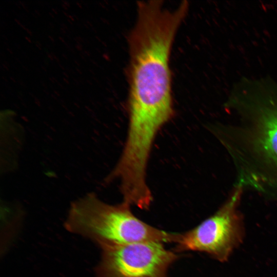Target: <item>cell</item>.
Returning <instances> with one entry per match:
<instances>
[{
    "mask_svg": "<svg viewBox=\"0 0 277 277\" xmlns=\"http://www.w3.org/2000/svg\"><path fill=\"white\" fill-rule=\"evenodd\" d=\"M96 277H167L169 267L179 258L163 243L141 242L101 247Z\"/></svg>",
    "mask_w": 277,
    "mask_h": 277,
    "instance_id": "cell-5",
    "label": "cell"
},
{
    "mask_svg": "<svg viewBox=\"0 0 277 277\" xmlns=\"http://www.w3.org/2000/svg\"><path fill=\"white\" fill-rule=\"evenodd\" d=\"M7 50L11 54L13 53V51L10 48H7Z\"/></svg>",
    "mask_w": 277,
    "mask_h": 277,
    "instance_id": "cell-22",
    "label": "cell"
},
{
    "mask_svg": "<svg viewBox=\"0 0 277 277\" xmlns=\"http://www.w3.org/2000/svg\"><path fill=\"white\" fill-rule=\"evenodd\" d=\"M60 67H61V68H62L63 70L65 69V68H64V67H63L62 65H60Z\"/></svg>",
    "mask_w": 277,
    "mask_h": 277,
    "instance_id": "cell-34",
    "label": "cell"
},
{
    "mask_svg": "<svg viewBox=\"0 0 277 277\" xmlns=\"http://www.w3.org/2000/svg\"><path fill=\"white\" fill-rule=\"evenodd\" d=\"M87 82L89 84H92V83H91V82H90L89 80H87Z\"/></svg>",
    "mask_w": 277,
    "mask_h": 277,
    "instance_id": "cell-37",
    "label": "cell"
},
{
    "mask_svg": "<svg viewBox=\"0 0 277 277\" xmlns=\"http://www.w3.org/2000/svg\"><path fill=\"white\" fill-rule=\"evenodd\" d=\"M63 80H64V82H65V83H66L68 84H69V81H68V80H67V78L64 77V78H63Z\"/></svg>",
    "mask_w": 277,
    "mask_h": 277,
    "instance_id": "cell-17",
    "label": "cell"
},
{
    "mask_svg": "<svg viewBox=\"0 0 277 277\" xmlns=\"http://www.w3.org/2000/svg\"><path fill=\"white\" fill-rule=\"evenodd\" d=\"M58 85L60 86L61 87H63V85H61L60 83H58Z\"/></svg>",
    "mask_w": 277,
    "mask_h": 277,
    "instance_id": "cell-36",
    "label": "cell"
},
{
    "mask_svg": "<svg viewBox=\"0 0 277 277\" xmlns=\"http://www.w3.org/2000/svg\"><path fill=\"white\" fill-rule=\"evenodd\" d=\"M35 13H36L37 15H41V14H40V13L38 11H37V10H35Z\"/></svg>",
    "mask_w": 277,
    "mask_h": 277,
    "instance_id": "cell-24",
    "label": "cell"
},
{
    "mask_svg": "<svg viewBox=\"0 0 277 277\" xmlns=\"http://www.w3.org/2000/svg\"><path fill=\"white\" fill-rule=\"evenodd\" d=\"M74 62H75V63L77 65H78V66H80V64L77 61H76L75 60V61H74Z\"/></svg>",
    "mask_w": 277,
    "mask_h": 277,
    "instance_id": "cell-26",
    "label": "cell"
},
{
    "mask_svg": "<svg viewBox=\"0 0 277 277\" xmlns=\"http://www.w3.org/2000/svg\"><path fill=\"white\" fill-rule=\"evenodd\" d=\"M15 22L19 26H22V23H21V22L19 21H18V19H15Z\"/></svg>",
    "mask_w": 277,
    "mask_h": 277,
    "instance_id": "cell-12",
    "label": "cell"
},
{
    "mask_svg": "<svg viewBox=\"0 0 277 277\" xmlns=\"http://www.w3.org/2000/svg\"><path fill=\"white\" fill-rule=\"evenodd\" d=\"M54 94H56L58 96L60 95V93L55 90L54 91Z\"/></svg>",
    "mask_w": 277,
    "mask_h": 277,
    "instance_id": "cell-27",
    "label": "cell"
},
{
    "mask_svg": "<svg viewBox=\"0 0 277 277\" xmlns=\"http://www.w3.org/2000/svg\"><path fill=\"white\" fill-rule=\"evenodd\" d=\"M25 39H26L28 42H29V43H31V41L30 38L29 37L25 36Z\"/></svg>",
    "mask_w": 277,
    "mask_h": 277,
    "instance_id": "cell-16",
    "label": "cell"
},
{
    "mask_svg": "<svg viewBox=\"0 0 277 277\" xmlns=\"http://www.w3.org/2000/svg\"><path fill=\"white\" fill-rule=\"evenodd\" d=\"M89 71H90V72H91L92 73V74H94V72L92 70L90 69Z\"/></svg>",
    "mask_w": 277,
    "mask_h": 277,
    "instance_id": "cell-33",
    "label": "cell"
},
{
    "mask_svg": "<svg viewBox=\"0 0 277 277\" xmlns=\"http://www.w3.org/2000/svg\"><path fill=\"white\" fill-rule=\"evenodd\" d=\"M48 37H49V38L50 39V41L51 42H54V39L53 37H52L51 36H49Z\"/></svg>",
    "mask_w": 277,
    "mask_h": 277,
    "instance_id": "cell-20",
    "label": "cell"
},
{
    "mask_svg": "<svg viewBox=\"0 0 277 277\" xmlns=\"http://www.w3.org/2000/svg\"><path fill=\"white\" fill-rule=\"evenodd\" d=\"M63 56L64 57V58H67V56H65V54H63Z\"/></svg>",
    "mask_w": 277,
    "mask_h": 277,
    "instance_id": "cell-35",
    "label": "cell"
},
{
    "mask_svg": "<svg viewBox=\"0 0 277 277\" xmlns=\"http://www.w3.org/2000/svg\"><path fill=\"white\" fill-rule=\"evenodd\" d=\"M10 79L13 81L14 82H15V81L14 80V78L12 77H10Z\"/></svg>",
    "mask_w": 277,
    "mask_h": 277,
    "instance_id": "cell-31",
    "label": "cell"
},
{
    "mask_svg": "<svg viewBox=\"0 0 277 277\" xmlns=\"http://www.w3.org/2000/svg\"><path fill=\"white\" fill-rule=\"evenodd\" d=\"M41 84H42V85L43 86V87H46V84L43 83V82H41Z\"/></svg>",
    "mask_w": 277,
    "mask_h": 277,
    "instance_id": "cell-29",
    "label": "cell"
},
{
    "mask_svg": "<svg viewBox=\"0 0 277 277\" xmlns=\"http://www.w3.org/2000/svg\"><path fill=\"white\" fill-rule=\"evenodd\" d=\"M52 10L55 14H57V11L56 10H55L54 8H52Z\"/></svg>",
    "mask_w": 277,
    "mask_h": 277,
    "instance_id": "cell-30",
    "label": "cell"
},
{
    "mask_svg": "<svg viewBox=\"0 0 277 277\" xmlns=\"http://www.w3.org/2000/svg\"><path fill=\"white\" fill-rule=\"evenodd\" d=\"M61 26H62V28H63V29H64L65 30L67 29V26L66 25L64 24H62Z\"/></svg>",
    "mask_w": 277,
    "mask_h": 277,
    "instance_id": "cell-14",
    "label": "cell"
},
{
    "mask_svg": "<svg viewBox=\"0 0 277 277\" xmlns=\"http://www.w3.org/2000/svg\"><path fill=\"white\" fill-rule=\"evenodd\" d=\"M125 202L110 205L90 193L71 206L65 227L101 247L141 242L175 243L180 234L160 230L140 220Z\"/></svg>",
    "mask_w": 277,
    "mask_h": 277,
    "instance_id": "cell-3",
    "label": "cell"
},
{
    "mask_svg": "<svg viewBox=\"0 0 277 277\" xmlns=\"http://www.w3.org/2000/svg\"><path fill=\"white\" fill-rule=\"evenodd\" d=\"M76 71L80 74H82V71L79 69H77L76 68Z\"/></svg>",
    "mask_w": 277,
    "mask_h": 277,
    "instance_id": "cell-25",
    "label": "cell"
},
{
    "mask_svg": "<svg viewBox=\"0 0 277 277\" xmlns=\"http://www.w3.org/2000/svg\"><path fill=\"white\" fill-rule=\"evenodd\" d=\"M47 55L51 61L54 60V58L52 54L48 53Z\"/></svg>",
    "mask_w": 277,
    "mask_h": 277,
    "instance_id": "cell-10",
    "label": "cell"
},
{
    "mask_svg": "<svg viewBox=\"0 0 277 277\" xmlns=\"http://www.w3.org/2000/svg\"><path fill=\"white\" fill-rule=\"evenodd\" d=\"M244 191L242 186L234 184L213 215L192 229L180 234L175 251L202 252L219 262H226L244 238L243 217L239 208Z\"/></svg>",
    "mask_w": 277,
    "mask_h": 277,
    "instance_id": "cell-4",
    "label": "cell"
},
{
    "mask_svg": "<svg viewBox=\"0 0 277 277\" xmlns=\"http://www.w3.org/2000/svg\"><path fill=\"white\" fill-rule=\"evenodd\" d=\"M26 31L29 34H30V35H32V33L31 31L29 29H27H27H26Z\"/></svg>",
    "mask_w": 277,
    "mask_h": 277,
    "instance_id": "cell-13",
    "label": "cell"
},
{
    "mask_svg": "<svg viewBox=\"0 0 277 277\" xmlns=\"http://www.w3.org/2000/svg\"><path fill=\"white\" fill-rule=\"evenodd\" d=\"M225 107L236 121L219 123L213 131L234 166V184L277 202V82L243 78Z\"/></svg>",
    "mask_w": 277,
    "mask_h": 277,
    "instance_id": "cell-1",
    "label": "cell"
},
{
    "mask_svg": "<svg viewBox=\"0 0 277 277\" xmlns=\"http://www.w3.org/2000/svg\"><path fill=\"white\" fill-rule=\"evenodd\" d=\"M76 5H77V6L80 8H82V4H80V3L78 2H76Z\"/></svg>",
    "mask_w": 277,
    "mask_h": 277,
    "instance_id": "cell-15",
    "label": "cell"
},
{
    "mask_svg": "<svg viewBox=\"0 0 277 277\" xmlns=\"http://www.w3.org/2000/svg\"><path fill=\"white\" fill-rule=\"evenodd\" d=\"M62 3L63 4H64L65 6H66L68 8L69 7L70 4L67 1H62Z\"/></svg>",
    "mask_w": 277,
    "mask_h": 277,
    "instance_id": "cell-9",
    "label": "cell"
},
{
    "mask_svg": "<svg viewBox=\"0 0 277 277\" xmlns=\"http://www.w3.org/2000/svg\"><path fill=\"white\" fill-rule=\"evenodd\" d=\"M59 38L62 42L65 43L64 39L62 37L60 36Z\"/></svg>",
    "mask_w": 277,
    "mask_h": 277,
    "instance_id": "cell-23",
    "label": "cell"
},
{
    "mask_svg": "<svg viewBox=\"0 0 277 277\" xmlns=\"http://www.w3.org/2000/svg\"><path fill=\"white\" fill-rule=\"evenodd\" d=\"M187 2L170 10L162 2L137 4L136 24L129 36V122L141 128L162 127L173 115L169 57Z\"/></svg>",
    "mask_w": 277,
    "mask_h": 277,
    "instance_id": "cell-2",
    "label": "cell"
},
{
    "mask_svg": "<svg viewBox=\"0 0 277 277\" xmlns=\"http://www.w3.org/2000/svg\"><path fill=\"white\" fill-rule=\"evenodd\" d=\"M76 48L79 51L82 50V46L81 45V44H77L76 45Z\"/></svg>",
    "mask_w": 277,
    "mask_h": 277,
    "instance_id": "cell-6",
    "label": "cell"
},
{
    "mask_svg": "<svg viewBox=\"0 0 277 277\" xmlns=\"http://www.w3.org/2000/svg\"><path fill=\"white\" fill-rule=\"evenodd\" d=\"M63 74L66 76V78H67L68 77V75L65 72H63Z\"/></svg>",
    "mask_w": 277,
    "mask_h": 277,
    "instance_id": "cell-28",
    "label": "cell"
},
{
    "mask_svg": "<svg viewBox=\"0 0 277 277\" xmlns=\"http://www.w3.org/2000/svg\"><path fill=\"white\" fill-rule=\"evenodd\" d=\"M83 54L84 55H87V56H90L91 55V53L87 51V50H85L84 51V52L83 53Z\"/></svg>",
    "mask_w": 277,
    "mask_h": 277,
    "instance_id": "cell-7",
    "label": "cell"
},
{
    "mask_svg": "<svg viewBox=\"0 0 277 277\" xmlns=\"http://www.w3.org/2000/svg\"><path fill=\"white\" fill-rule=\"evenodd\" d=\"M87 24L89 26L92 27V24L88 21H87Z\"/></svg>",
    "mask_w": 277,
    "mask_h": 277,
    "instance_id": "cell-21",
    "label": "cell"
},
{
    "mask_svg": "<svg viewBox=\"0 0 277 277\" xmlns=\"http://www.w3.org/2000/svg\"><path fill=\"white\" fill-rule=\"evenodd\" d=\"M49 14L51 16V17H54V15L52 14H51V12H49Z\"/></svg>",
    "mask_w": 277,
    "mask_h": 277,
    "instance_id": "cell-32",
    "label": "cell"
},
{
    "mask_svg": "<svg viewBox=\"0 0 277 277\" xmlns=\"http://www.w3.org/2000/svg\"><path fill=\"white\" fill-rule=\"evenodd\" d=\"M62 6L64 9H66V10L68 9V7L66 6H65L64 4H62Z\"/></svg>",
    "mask_w": 277,
    "mask_h": 277,
    "instance_id": "cell-18",
    "label": "cell"
},
{
    "mask_svg": "<svg viewBox=\"0 0 277 277\" xmlns=\"http://www.w3.org/2000/svg\"><path fill=\"white\" fill-rule=\"evenodd\" d=\"M36 47L39 49H41L42 48V46H41V43L38 42V41H36Z\"/></svg>",
    "mask_w": 277,
    "mask_h": 277,
    "instance_id": "cell-8",
    "label": "cell"
},
{
    "mask_svg": "<svg viewBox=\"0 0 277 277\" xmlns=\"http://www.w3.org/2000/svg\"><path fill=\"white\" fill-rule=\"evenodd\" d=\"M68 17V19L71 20L72 22H73L74 21L75 19L73 17V16H72V15H69V16Z\"/></svg>",
    "mask_w": 277,
    "mask_h": 277,
    "instance_id": "cell-11",
    "label": "cell"
},
{
    "mask_svg": "<svg viewBox=\"0 0 277 277\" xmlns=\"http://www.w3.org/2000/svg\"><path fill=\"white\" fill-rule=\"evenodd\" d=\"M61 31L64 34L66 33V30L63 29V28H61Z\"/></svg>",
    "mask_w": 277,
    "mask_h": 277,
    "instance_id": "cell-19",
    "label": "cell"
}]
</instances>
